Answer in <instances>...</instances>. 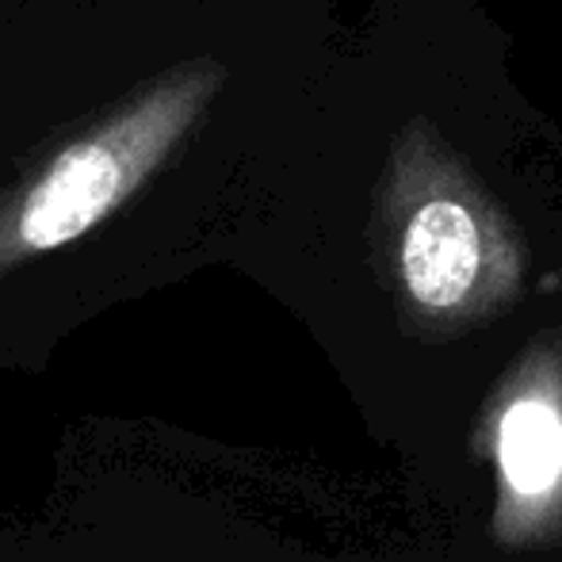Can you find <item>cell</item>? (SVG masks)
<instances>
[{
	"instance_id": "2",
	"label": "cell",
	"mask_w": 562,
	"mask_h": 562,
	"mask_svg": "<svg viewBox=\"0 0 562 562\" xmlns=\"http://www.w3.org/2000/svg\"><path fill=\"white\" fill-rule=\"evenodd\" d=\"M398 280L406 303L445 329L490 314L513 272L494 265L479 218L459 200H425L398 237Z\"/></svg>"
},
{
	"instance_id": "1",
	"label": "cell",
	"mask_w": 562,
	"mask_h": 562,
	"mask_svg": "<svg viewBox=\"0 0 562 562\" xmlns=\"http://www.w3.org/2000/svg\"><path fill=\"white\" fill-rule=\"evenodd\" d=\"M474 437L494 467L497 548L562 543V345L536 340L505 371Z\"/></svg>"
},
{
	"instance_id": "3",
	"label": "cell",
	"mask_w": 562,
	"mask_h": 562,
	"mask_svg": "<svg viewBox=\"0 0 562 562\" xmlns=\"http://www.w3.org/2000/svg\"><path fill=\"white\" fill-rule=\"evenodd\" d=\"M184 112L169 108L161 123L138 142L126 146V154L115 146V138L85 142L54 161V169L43 177V184L27 195L15 226V241L27 252H54L74 245L97 223L112 215V207L134 188L149 161H131V149L165 146L172 131L180 126Z\"/></svg>"
}]
</instances>
